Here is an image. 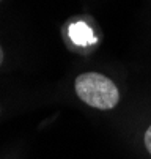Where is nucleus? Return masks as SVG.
Here are the masks:
<instances>
[{"instance_id":"1","label":"nucleus","mask_w":151,"mask_h":159,"mask_svg":"<svg viewBox=\"0 0 151 159\" xmlns=\"http://www.w3.org/2000/svg\"><path fill=\"white\" fill-rule=\"evenodd\" d=\"M77 96L90 107L99 110L113 109L120 101V92L117 85L99 73L80 74L74 82Z\"/></svg>"},{"instance_id":"2","label":"nucleus","mask_w":151,"mask_h":159,"mask_svg":"<svg viewBox=\"0 0 151 159\" xmlns=\"http://www.w3.org/2000/svg\"><path fill=\"white\" fill-rule=\"evenodd\" d=\"M69 36L76 44H91L95 41L91 29L83 24V22H76L69 29Z\"/></svg>"},{"instance_id":"3","label":"nucleus","mask_w":151,"mask_h":159,"mask_svg":"<svg viewBox=\"0 0 151 159\" xmlns=\"http://www.w3.org/2000/svg\"><path fill=\"white\" fill-rule=\"evenodd\" d=\"M145 147H146V150L149 151V154H151V126L146 129V132H145Z\"/></svg>"},{"instance_id":"4","label":"nucleus","mask_w":151,"mask_h":159,"mask_svg":"<svg viewBox=\"0 0 151 159\" xmlns=\"http://www.w3.org/2000/svg\"><path fill=\"white\" fill-rule=\"evenodd\" d=\"M3 63V51H2V48H0V65Z\"/></svg>"}]
</instances>
